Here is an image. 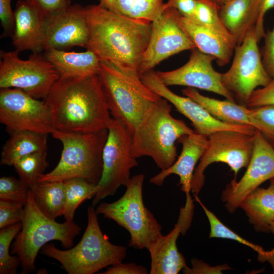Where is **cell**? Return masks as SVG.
Listing matches in <instances>:
<instances>
[{
    "label": "cell",
    "instance_id": "1",
    "mask_svg": "<svg viewBox=\"0 0 274 274\" xmlns=\"http://www.w3.org/2000/svg\"><path fill=\"white\" fill-rule=\"evenodd\" d=\"M84 8L89 32L86 49L100 61L110 62L139 74L152 22L114 13L99 4Z\"/></svg>",
    "mask_w": 274,
    "mask_h": 274
},
{
    "label": "cell",
    "instance_id": "2",
    "mask_svg": "<svg viewBox=\"0 0 274 274\" xmlns=\"http://www.w3.org/2000/svg\"><path fill=\"white\" fill-rule=\"evenodd\" d=\"M43 100L50 110L55 130L95 132L108 129L113 119L98 74L59 78Z\"/></svg>",
    "mask_w": 274,
    "mask_h": 274
},
{
    "label": "cell",
    "instance_id": "3",
    "mask_svg": "<svg viewBox=\"0 0 274 274\" xmlns=\"http://www.w3.org/2000/svg\"><path fill=\"white\" fill-rule=\"evenodd\" d=\"M172 106L160 97L151 107L132 134L131 154L135 159L151 157L161 170L176 160V142L182 136L194 132L182 120L170 114Z\"/></svg>",
    "mask_w": 274,
    "mask_h": 274
},
{
    "label": "cell",
    "instance_id": "4",
    "mask_svg": "<svg viewBox=\"0 0 274 274\" xmlns=\"http://www.w3.org/2000/svg\"><path fill=\"white\" fill-rule=\"evenodd\" d=\"M98 74L113 118L122 122L133 134L160 96L143 83L138 73L112 62L100 61Z\"/></svg>",
    "mask_w": 274,
    "mask_h": 274
},
{
    "label": "cell",
    "instance_id": "5",
    "mask_svg": "<svg viewBox=\"0 0 274 274\" xmlns=\"http://www.w3.org/2000/svg\"><path fill=\"white\" fill-rule=\"evenodd\" d=\"M94 206L87 209V225L82 238L74 247L62 250L46 244L41 254L58 261L68 274H93L122 262L126 248L112 244L101 230Z\"/></svg>",
    "mask_w": 274,
    "mask_h": 274
},
{
    "label": "cell",
    "instance_id": "6",
    "mask_svg": "<svg viewBox=\"0 0 274 274\" xmlns=\"http://www.w3.org/2000/svg\"><path fill=\"white\" fill-rule=\"evenodd\" d=\"M52 134L62 143L61 157L56 167L42 175L38 182H63L82 178L97 184L102 173V151L108 138V129L92 133L55 130Z\"/></svg>",
    "mask_w": 274,
    "mask_h": 274
},
{
    "label": "cell",
    "instance_id": "7",
    "mask_svg": "<svg viewBox=\"0 0 274 274\" xmlns=\"http://www.w3.org/2000/svg\"><path fill=\"white\" fill-rule=\"evenodd\" d=\"M22 228L12 246V254L20 259L21 273H29L36 269L38 252L48 242L56 240L70 249L81 228L73 221L57 222L46 216L37 206L30 190L21 221Z\"/></svg>",
    "mask_w": 274,
    "mask_h": 274
},
{
    "label": "cell",
    "instance_id": "8",
    "mask_svg": "<svg viewBox=\"0 0 274 274\" xmlns=\"http://www.w3.org/2000/svg\"><path fill=\"white\" fill-rule=\"evenodd\" d=\"M143 174L133 176L124 194L117 200L102 202L95 209L96 214L114 220L130 233L128 246L148 249L162 234V227L143 200Z\"/></svg>",
    "mask_w": 274,
    "mask_h": 274
},
{
    "label": "cell",
    "instance_id": "9",
    "mask_svg": "<svg viewBox=\"0 0 274 274\" xmlns=\"http://www.w3.org/2000/svg\"><path fill=\"white\" fill-rule=\"evenodd\" d=\"M19 53L1 50L0 88L19 89L44 99L59 79L57 72L41 53H32L26 60Z\"/></svg>",
    "mask_w": 274,
    "mask_h": 274
},
{
    "label": "cell",
    "instance_id": "10",
    "mask_svg": "<svg viewBox=\"0 0 274 274\" xmlns=\"http://www.w3.org/2000/svg\"><path fill=\"white\" fill-rule=\"evenodd\" d=\"M108 130L102 175L92 202L94 207L105 197L114 195L121 186L126 187L131 179V169L138 165L131 154L132 134L124 124L113 119Z\"/></svg>",
    "mask_w": 274,
    "mask_h": 274
},
{
    "label": "cell",
    "instance_id": "11",
    "mask_svg": "<svg viewBox=\"0 0 274 274\" xmlns=\"http://www.w3.org/2000/svg\"><path fill=\"white\" fill-rule=\"evenodd\" d=\"M258 43L254 27L235 47L231 65L222 74L223 86L245 105L257 87L266 86L272 79L263 65Z\"/></svg>",
    "mask_w": 274,
    "mask_h": 274
},
{
    "label": "cell",
    "instance_id": "12",
    "mask_svg": "<svg viewBox=\"0 0 274 274\" xmlns=\"http://www.w3.org/2000/svg\"><path fill=\"white\" fill-rule=\"evenodd\" d=\"M208 138V148L195 168L192 179L193 195H198L200 192L204 183V172L210 164L226 163L236 176L242 168L247 167L253 153L254 134L224 130L215 132Z\"/></svg>",
    "mask_w": 274,
    "mask_h": 274
},
{
    "label": "cell",
    "instance_id": "13",
    "mask_svg": "<svg viewBox=\"0 0 274 274\" xmlns=\"http://www.w3.org/2000/svg\"><path fill=\"white\" fill-rule=\"evenodd\" d=\"M0 122L9 130L52 134L55 130L50 110L43 100L17 88L0 90Z\"/></svg>",
    "mask_w": 274,
    "mask_h": 274
},
{
    "label": "cell",
    "instance_id": "14",
    "mask_svg": "<svg viewBox=\"0 0 274 274\" xmlns=\"http://www.w3.org/2000/svg\"><path fill=\"white\" fill-rule=\"evenodd\" d=\"M274 178V147L256 129L252 155L242 178L227 184L221 200L226 210L234 212L245 197L268 180Z\"/></svg>",
    "mask_w": 274,
    "mask_h": 274
},
{
    "label": "cell",
    "instance_id": "15",
    "mask_svg": "<svg viewBox=\"0 0 274 274\" xmlns=\"http://www.w3.org/2000/svg\"><path fill=\"white\" fill-rule=\"evenodd\" d=\"M151 33L144 55L139 74L152 69L162 60L180 52L196 48L194 43L177 23L174 8L166 7L152 22Z\"/></svg>",
    "mask_w": 274,
    "mask_h": 274
},
{
    "label": "cell",
    "instance_id": "16",
    "mask_svg": "<svg viewBox=\"0 0 274 274\" xmlns=\"http://www.w3.org/2000/svg\"><path fill=\"white\" fill-rule=\"evenodd\" d=\"M143 83L151 91L173 104L177 110L192 122L197 133L208 137L220 130H234L254 134L256 128L252 126L233 124L221 121L212 116L206 109L188 97L178 95L164 85L156 74L151 70L140 75Z\"/></svg>",
    "mask_w": 274,
    "mask_h": 274
},
{
    "label": "cell",
    "instance_id": "17",
    "mask_svg": "<svg viewBox=\"0 0 274 274\" xmlns=\"http://www.w3.org/2000/svg\"><path fill=\"white\" fill-rule=\"evenodd\" d=\"M89 32L85 8L80 4L68 7L44 18L42 48L63 50L75 46L86 47Z\"/></svg>",
    "mask_w": 274,
    "mask_h": 274
},
{
    "label": "cell",
    "instance_id": "18",
    "mask_svg": "<svg viewBox=\"0 0 274 274\" xmlns=\"http://www.w3.org/2000/svg\"><path fill=\"white\" fill-rule=\"evenodd\" d=\"M216 60L212 55L203 53L197 48L192 50L189 60L181 67L167 72H156L162 82L167 86H185L198 88L221 95L235 102L233 94L222 83V73L213 67Z\"/></svg>",
    "mask_w": 274,
    "mask_h": 274
},
{
    "label": "cell",
    "instance_id": "19",
    "mask_svg": "<svg viewBox=\"0 0 274 274\" xmlns=\"http://www.w3.org/2000/svg\"><path fill=\"white\" fill-rule=\"evenodd\" d=\"M194 209L188 204L181 207L173 229L162 235L147 249L151 257L150 274H177L187 266L185 258L178 251L177 241L180 234L185 235L189 228Z\"/></svg>",
    "mask_w": 274,
    "mask_h": 274
},
{
    "label": "cell",
    "instance_id": "20",
    "mask_svg": "<svg viewBox=\"0 0 274 274\" xmlns=\"http://www.w3.org/2000/svg\"><path fill=\"white\" fill-rule=\"evenodd\" d=\"M178 142L182 144V149L177 160L171 166L152 177L150 182L161 186L167 176L172 174L178 175L181 190L186 195H189L195 165L207 150L209 140L207 136L194 131L182 136Z\"/></svg>",
    "mask_w": 274,
    "mask_h": 274
},
{
    "label": "cell",
    "instance_id": "21",
    "mask_svg": "<svg viewBox=\"0 0 274 274\" xmlns=\"http://www.w3.org/2000/svg\"><path fill=\"white\" fill-rule=\"evenodd\" d=\"M14 13V28L11 37L16 51L25 50L41 53L44 18L38 9L27 0H19Z\"/></svg>",
    "mask_w": 274,
    "mask_h": 274
},
{
    "label": "cell",
    "instance_id": "22",
    "mask_svg": "<svg viewBox=\"0 0 274 274\" xmlns=\"http://www.w3.org/2000/svg\"><path fill=\"white\" fill-rule=\"evenodd\" d=\"M174 13L177 23L198 50L215 57L220 66L229 62L235 47L234 43L209 28L183 16L175 8Z\"/></svg>",
    "mask_w": 274,
    "mask_h": 274
},
{
    "label": "cell",
    "instance_id": "23",
    "mask_svg": "<svg viewBox=\"0 0 274 274\" xmlns=\"http://www.w3.org/2000/svg\"><path fill=\"white\" fill-rule=\"evenodd\" d=\"M219 15L236 46L239 45L258 21L259 17L258 1L228 0L220 7Z\"/></svg>",
    "mask_w": 274,
    "mask_h": 274
},
{
    "label": "cell",
    "instance_id": "24",
    "mask_svg": "<svg viewBox=\"0 0 274 274\" xmlns=\"http://www.w3.org/2000/svg\"><path fill=\"white\" fill-rule=\"evenodd\" d=\"M60 78L86 77L98 73L100 60L92 51L68 52L51 49L44 52Z\"/></svg>",
    "mask_w": 274,
    "mask_h": 274
},
{
    "label": "cell",
    "instance_id": "25",
    "mask_svg": "<svg viewBox=\"0 0 274 274\" xmlns=\"http://www.w3.org/2000/svg\"><path fill=\"white\" fill-rule=\"evenodd\" d=\"M183 94L198 103L216 119L233 124L249 125L258 129L259 124L250 114V110L244 105L234 101L210 98L201 94L195 88L187 87Z\"/></svg>",
    "mask_w": 274,
    "mask_h": 274
},
{
    "label": "cell",
    "instance_id": "26",
    "mask_svg": "<svg viewBox=\"0 0 274 274\" xmlns=\"http://www.w3.org/2000/svg\"><path fill=\"white\" fill-rule=\"evenodd\" d=\"M267 188L257 187L241 202L248 221L257 232H270V225L274 221V178L270 180Z\"/></svg>",
    "mask_w": 274,
    "mask_h": 274
},
{
    "label": "cell",
    "instance_id": "27",
    "mask_svg": "<svg viewBox=\"0 0 274 274\" xmlns=\"http://www.w3.org/2000/svg\"><path fill=\"white\" fill-rule=\"evenodd\" d=\"M10 137L4 145L1 164L13 166L20 158L36 152L47 150V135L28 130H9Z\"/></svg>",
    "mask_w": 274,
    "mask_h": 274
},
{
    "label": "cell",
    "instance_id": "28",
    "mask_svg": "<svg viewBox=\"0 0 274 274\" xmlns=\"http://www.w3.org/2000/svg\"><path fill=\"white\" fill-rule=\"evenodd\" d=\"M99 5L114 13L152 22L166 9L163 0H98Z\"/></svg>",
    "mask_w": 274,
    "mask_h": 274
},
{
    "label": "cell",
    "instance_id": "29",
    "mask_svg": "<svg viewBox=\"0 0 274 274\" xmlns=\"http://www.w3.org/2000/svg\"><path fill=\"white\" fill-rule=\"evenodd\" d=\"M30 190L37 206L46 216L55 220L63 215V182H38L30 187Z\"/></svg>",
    "mask_w": 274,
    "mask_h": 274
},
{
    "label": "cell",
    "instance_id": "30",
    "mask_svg": "<svg viewBox=\"0 0 274 274\" xmlns=\"http://www.w3.org/2000/svg\"><path fill=\"white\" fill-rule=\"evenodd\" d=\"M64 187V209L63 216L66 221H73L76 209L84 201L94 198L97 184L82 178H73L63 181Z\"/></svg>",
    "mask_w": 274,
    "mask_h": 274
},
{
    "label": "cell",
    "instance_id": "31",
    "mask_svg": "<svg viewBox=\"0 0 274 274\" xmlns=\"http://www.w3.org/2000/svg\"><path fill=\"white\" fill-rule=\"evenodd\" d=\"M195 3L194 15L191 19L209 28L235 45L232 36L220 18V6L213 0H195Z\"/></svg>",
    "mask_w": 274,
    "mask_h": 274
},
{
    "label": "cell",
    "instance_id": "32",
    "mask_svg": "<svg viewBox=\"0 0 274 274\" xmlns=\"http://www.w3.org/2000/svg\"><path fill=\"white\" fill-rule=\"evenodd\" d=\"M47 151L33 152L17 160L13 164L19 178L30 187L48 166Z\"/></svg>",
    "mask_w": 274,
    "mask_h": 274
},
{
    "label": "cell",
    "instance_id": "33",
    "mask_svg": "<svg viewBox=\"0 0 274 274\" xmlns=\"http://www.w3.org/2000/svg\"><path fill=\"white\" fill-rule=\"evenodd\" d=\"M22 223L1 229L0 231V273L16 274L21 265L19 258L10 254L9 249L13 239L20 231Z\"/></svg>",
    "mask_w": 274,
    "mask_h": 274
},
{
    "label": "cell",
    "instance_id": "34",
    "mask_svg": "<svg viewBox=\"0 0 274 274\" xmlns=\"http://www.w3.org/2000/svg\"><path fill=\"white\" fill-rule=\"evenodd\" d=\"M195 200L197 201L203 209L210 225V238L218 237L223 238L235 241L242 244L248 246L257 253H262L264 250L258 245L243 238L235 232L231 230L228 227L222 223L218 218L211 211L209 210L202 203L198 195H194Z\"/></svg>",
    "mask_w": 274,
    "mask_h": 274
},
{
    "label": "cell",
    "instance_id": "35",
    "mask_svg": "<svg viewBox=\"0 0 274 274\" xmlns=\"http://www.w3.org/2000/svg\"><path fill=\"white\" fill-rule=\"evenodd\" d=\"M30 191V187L22 180L13 177L0 178V199L22 203L25 206Z\"/></svg>",
    "mask_w": 274,
    "mask_h": 274
},
{
    "label": "cell",
    "instance_id": "36",
    "mask_svg": "<svg viewBox=\"0 0 274 274\" xmlns=\"http://www.w3.org/2000/svg\"><path fill=\"white\" fill-rule=\"evenodd\" d=\"M249 108L251 115L259 124L258 130L273 146L274 105H265Z\"/></svg>",
    "mask_w": 274,
    "mask_h": 274
},
{
    "label": "cell",
    "instance_id": "37",
    "mask_svg": "<svg viewBox=\"0 0 274 274\" xmlns=\"http://www.w3.org/2000/svg\"><path fill=\"white\" fill-rule=\"evenodd\" d=\"M24 213V205L0 199V228L21 222Z\"/></svg>",
    "mask_w": 274,
    "mask_h": 274
},
{
    "label": "cell",
    "instance_id": "38",
    "mask_svg": "<svg viewBox=\"0 0 274 274\" xmlns=\"http://www.w3.org/2000/svg\"><path fill=\"white\" fill-rule=\"evenodd\" d=\"M264 44L260 51L263 65L269 77L274 79V25L265 33Z\"/></svg>",
    "mask_w": 274,
    "mask_h": 274
},
{
    "label": "cell",
    "instance_id": "39",
    "mask_svg": "<svg viewBox=\"0 0 274 274\" xmlns=\"http://www.w3.org/2000/svg\"><path fill=\"white\" fill-rule=\"evenodd\" d=\"M265 105H274V79L266 86L255 90L246 104L249 108Z\"/></svg>",
    "mask_w": 274,
    "mask_h": 274
},
{
    "label": "cell",
    "instance_id": "40",
    "mask_svg": "<svg viewBox=\"0 0 274 274\" xmlns=\"http://www.w3.org/2000/svg\"><path fill=\"white\" fill-rule=\"evenodd\" d=\"M12 0H0V19L3 32L1 38L12 37L14 28V13L11 8Z\"/></svg>",
    "mask_w": 274,
    "mask_h": 274
},
{
    "label": "cell",
    "instance_id": "41",
    "mask_svg": "<svg viewBox=\"0 0 274 274\" xmlns=\"http://www.w3.org/2000/svg\"><path fill=\"white\" fill-rule=\"evenodd\" d=\"M27 1L38 9L44 18L72 5V0Z\"/></svg>",
    "mask_w": 274,
    "mask_h": 274
},
{
    "label": "cell",
    "instance_id": "42",
    "mask_svg": "<svg viewBox=\"0 0 274 274\" xmlns=\"http://www.w3.org/2000/svg\"><path fill=\"white\" fill-rule=\"evenodd\" d=\"M191 267L188 266L182 269L185 274H217L222 273V271L230 269L231 268L227 264L212 266L202 260L193 258L191 260Z\"/></svg>",
    "mask_w": 274,
    "mask_h": 274
},
{
    "label": "cell",
    "instance_id": "43",
    "mask_svg": "<svg viewBox=\"0 0 274 274\" xmlns=\"http://www.w3.org/2000/svg\"><path fill=\"white\" fill-rule=\"evenodd\" d=\"M147 269L135 263H118L109 267L103 274H147Z\"/></svg>",
    "mask_w": 274,
    "mask_h": 274
},
{
    "label": "cell",
    "instance_id": "44",
    "mask_svg": "<svg viewBox=\"0 0 274 274\" xmlns=\"http://www.w3.org/2000/svg\"><path fill=\"white\" fill-rule=\"evenodd\" d=\"M259 7V17L255 26V33L258 43L264 37V18L266 13L274 8V0H258Z\"/></svg>",
    "mask_w": 274,
    "mask_h": 274
},
{
    "label": "cell",
    "instance_id": "45",
    "mask_svg": "<svg viewBox=\"0 0 274 274\" xmlns=\"http://www.w3.org/2000/svg\"><path fill=\"white\" fill-rule=\"evenodd\" d=\"M195 0H167L166 6L177 10L183 16L192 19L195 8Z\"/></svg>",
    "mask_w": 274,
    "mask_h": 274
},
{
    "label": "cell",
    "instance_id": "46",
    "mask_svg": "<svg viewBox=\"0 0 274 274\" xmlns=\"http://www.w3.org/2000/svg\"><path fill=\"white\" fill-rule=\"evenodd\" d=\"M270 232L274 234V221L270 224ZM257 260L261 263L268 262L274 271V248L270 251L264 250L262 253L258 254Z\"/></svg>",
    "mask_w": 274,
    "mask_h": 274
},
{
    "label": "cell",
    "instance_id": "47",
    "mask_svg": "<svg viewBox=\"0 0 274 274\" xmlns=\"http://www.w3.org/2000/svg\"><path fill=\"white\" fill-rule=\"evenodd\" d=\"M219 6H222L225 3L227 2L228 0H213Z\"/></svg>",
    "mask_w": 274,
    "mask_h": 274
},
{
    "label": "cell",
    "instance_id": "48",
    "mask_svg": "<svg viewBox=\"0 0 274 274\" xmlns=\"http://www.w3.org/2000/svg\"><path fill=\"white\" fill-rule=\"evenodd\" d=\"M273 146L274 147V145Z\"/></svg>",
    "mask_w": 274,
    "mask_h": 274
}]
</instances>
